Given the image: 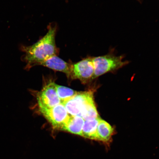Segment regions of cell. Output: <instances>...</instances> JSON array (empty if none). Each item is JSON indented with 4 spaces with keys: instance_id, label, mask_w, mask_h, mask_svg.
I'll return each instance as SVG.
<instances>
[{
    "instance_id": "11",
    "label": "cell",
    "mask_w": 159,
    "mask_h": 159,
    "mask_svg": "<svg viewBox=\"0 0 159 159\" xmlns=\"http://www.w3.org/2000/svg\"><path fill=\"white\" fill-rule=\"evenodd\" d=\"M55 86L57 95L60 99L61 103L72 98L77 93L76 91L68 87L61 86L56 84Z\"/></svg>"
},
{
    "instance_id": "8",
    "label": "cell",
    "mask_w": 159,
    "mask_h": 159,
    "mask_svg": "<svg viewBox=\"0 0 159 159\" xmlns=\"http://www.w3.org/2000/svg\"><path fill=\"white\" fill-rule=\"evenodd\" d=\"M53 70L61 71L70 77L72 71V65L66 62L57 55L49 57L39 64Z\"/></svg>"
},
{
    "instance_id": "6",
    "label": "cell",
    "mask_w": 159,
    "mask_h": 159,
    "mask_svg": "<svg viewBox=\"0 0 159 159\" xmlns=\"http://www.w3.org/2000/svg\"><path fill=\"white\" fill-rule=\"evenodd\" d=\"M55 84L54 82L49 83L38 94L37 98L39 108H51L61 103Z\"/></svg>"
},
{
    "instance_id": "4",
    "label": "cell",
    "mask_w": 159,
    "mask_h": 159,
    "mask_svg": "<svg viewBox=\"0 0 159 159\" xmlns=\"http://www.w3.org/2000/svg\"><path fill=\"white\" fill-rule=\"evenodd\" d=\"M93 98L94 95L92 91L77 92L72 98L66 101L64 105L67 112L71 116H80L85 105Z\"/></svg>"
},
{
    "instance_id": "7",
    "label": "cell",
    "mask_w": 159,
    "mask_h": 159,
    "mask_svg": "<svg viewBox=\"0 0 159 159\" xmlns=\"http://www.w3.org/2000/svg\"><path fill=\"white\" fill-rule=\"evenodd\" d=\"M115 130L111 125L101 118L99 119L97 130V140L109 146L112 142Z\"/></svg>"
},
{
    "instance_id": "10",
    "label": "cell",
    "mask_w": 159,
    "mask_h": 159,
    "mask_svg": "<svg viewBox=\"0 0 159 159\" xmlns=\"http://www.w3.org/2000/svg\"><path fill=\"white\" fill-rule=\"evenodd\" d=\"M85 120L82 131V136L86 139L96 140L97 130L99 119Z\"/></svg>"
},
{
    "instance_id": "9",
    "label": "cell",
    "mask_w": 159,
    "mask_h": 159,
    "mask_svg": "<svg viewBox=\"0 0 159 159\" xmlns=\"http://www.w3.org/2000/svg\"><path fill=\"white\" fill-rule=\"evenodd\" d=\"M84 122V120L81 116H70L61 130L81 136Z\"/></svg>"
},
{
    "instance_id": "3",
    "label": "cell",
    "mask_w": 159,
    "mask_h": 159,
    "mask_svg": "<svg viewBox=\"0 0 159 159\" xmlns=\"http://www.w3.org/2000/svg\"><path fill=\"white\" fill-rule=\"evenodd\" d=\"M39 110L53 128L61 130L70 116L61 103L49 108H39Z\"/></svg>"
},
{
    "instance_id": "5",
    "label": "cell",
    "mask_w": 159,
    "mask_h": 159,
    "mask_svg": "<svg viewBox=\"0 0 159 159\" xmlns=\"http://www.w3.org/2000/svg\"><path fill=\"white\" fill-rule=\"evenodd\" d=\"M94 74V67L92 58L89 57L72 65L70 77L85 83L93 80Z\"/></svg>"
},
{
    "instance_id": "2",
    "label": "cell",
    "mask_w": 159,
    "mask_h": 159,
    "mask_svg": "<svg viewBox=\"0 0 159 159\" xmlns=\"http://www.w3.org/2000/svg\"><path fill=\"white\" fill-rule=\"evenodd\" d=\"M124 57L117 56L112 52L108 54L93 57L94 67L93 80L107 73L112 72L122 68L128 64V61H123Z\"/></svg>"
},
{
    "instance_id": "1",
    "label": "cell",
    "mask_w": 159,
    "mask_h": 159,
    "mask_svg": "<svg viewBox=\"0 0 159 159\" xmlns=\"http://www.w3.org/2000/svg\"><path fill=\"white\" fill-rule=\"evenodd\" d=\"M56 30V27L50 26L47 34L36 43L30 46H21V51L25 53L23 59L27 63L26 68L39 65L49 57L57 55L55 41Z\"/></svg>"
}]
</instances>
